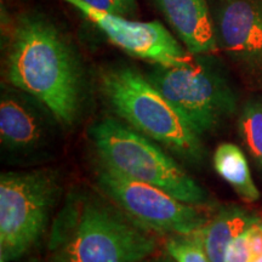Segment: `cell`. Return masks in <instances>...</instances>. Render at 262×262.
<instances>
[{
  "mask_svg": "<svg viewBox=\"0 0 262 262\" xmlns=\"http://www.w3.org/2000/svg\"><path fill=\"white\" fill-rule=\"evenodd\" d=\"M157 235L111 199L77 189L54 220L49 249L54 262H141L158 251Z\"/></svg>",
  "mask_w": 262,
  "mask_h": 262,
  "instance_id": "cell-1",
  "label": "cell"
},
{
  "mask_svg": "<svg viewBox=\"0 0 262 262\" xmlns=\"http://www.w3.org/2000/svg\"><path fill=\"white\" fill-rule=\"evenodd\" d=\"M6 78L60 122H75L80 110V71L54 26L35 18L19 22L6 60Z\"/></svg>",
  "mask_w": 262,
  "mask_h": 262,
  "instance_id": "cell-2",
  "label": "cell"
},
{
  "mask_svg": "<svg viewBox=\"0 0 262 262\" xmlns=\"http://www.w3.org/2000/svg\"><path fill=\"white\" fill-rule=\"evenodd\" d=\"M101 89L114 112L134 129L187 162L203 159L201 136L148 78L130 67L112 68L101 75Z\"/></svg>",
  "mask_w": 262,
  "mask_h": 262,
  "instance_id": "cell-3",
  "label": "cell"
},
{
  "mask_svg": "<svg viewBox=\"0 0 262 262\" xmlns=\"http://www.w3.org/2000/svg\"><path fill=\"white\" fill-rule=\"evenodd\" d=\"M100 162L126 178L148 183L188 204L204 206L210 198L171 157L140 131L113 118L90 127Z\"/></svg>",
  "mask_w": 262,
  "mask_h": 262,
  "instance_id": "cell-4",
  "label": "cell"
},
{
  "mask_svg": "<svg viewBox=\"0 0 262 262\" xmlns=\"http://www.w3.org/2000/svg\"><path fill=\"white\" fill-rule=\"evenodd\" d=\"M54 169L6 171L0 178V257L14 261L37 244L61 195Z\"/></svg>",
  "mask_w": 262,
  "mask_h": 262,
  "instance_id": "cell-5",
  "label": "cell"
},
{
  "mask_svg": "<svg viewBox=\"0 0 262 262\" xmlns=\"http://www.w3.org/2000/svg\"><path fill=\"white\" fill-rule=\"evenodd\" d=\"M148 80L185 117L199 136L217 129L234 113L237 100L217 68L204 60L183 66H159Z\"/></svg>",
  "mask_w": 262,
  "mask_h": 262,
  "instance_id": "cell-6",
  "label": "cell"
},
{
  "mask_svg": "<svg viewBox=\"0 0 262 262\" xmlns=\"http://www.w3.org/2000/svg\"><path fill=\"white\" fill-rule=\"evenodd\" d=\"M95 176L108 199L157 234L189 235L209 221L203 206L188 204L156 186L126 178L101 162Z\"/></svg>",
  "mask_w": 262,
  "mask_h": 262,
  "instance_id": "cell-7",
  "label": "cell"
},
{
  "mask_svg": "<svg viewBox=\"0 0 262 262\" xmlns=\"http://www.w3.org/2000/svg\"><path fill=\"white\" fill-rule=\"evenodd\" d=\"M78 11L127 54L159 66H183L193 60L179 41L159 22H135L122 15L108 14L88 5L83 0H62Z\"/></svg>",
  "mask_w": 262,
  "mask_h": 262,
  "instance_id": "cell-8",
  "label": "cell"
},
{
  "mask_svg": "<svg viewBox=\"0 0 262 262\" xmlns=\"http://www.w3.org/2000/svg\"><path fill=\"white\" fill-rule=\"evenodd\" d=\"M212 21L226 54L247 71H261L262 0H221Z\"/></svg>",
  "mask_w": 262,
  "mask_h": 262,
  "instance_id": "cell-9",
  "label": "cell"
},
{
  "mask_svg": "<svg viewBox=\"0 0 262 262\" xmlns=\"http://www.w3.org/2000/svg\"><path fill=\"white\" fill-rule=\"evenodd\" d=\"M51 126L31 103L11 95L0 102V139L3 148L16 156L33 155L49 142Z\"/></svg>",
  "mask_w": 262,
  "mask_h": 262,
  "instance_id": "cell-10",
  "label": "cell"
},
{
  "mask_svg": "<svg viewBox=\"0 0 262 262\" xmlns=\"http://www.w3.org/2000/svg\"><path fill=\"white\" fill-rule=\"evenodd\" d=\"M170 26L192 55L217 49L216 33L206 0H155Z\"/></svg>",
  "mask_w": 262,
  "mask_h": 262,
  "instance_id": "cell-11",
  "label": "cell"
},
{
  "mask_svg": "<svg viewBox=\"0 0 262 262\" xmlns=\"http://www.w3.org/2000/svg\"><path fill=\"white\" fill-rule=\"evenodd\" d=\"M258 220V216L247 209L226 205L192 234L201 242L211 262H225L226 251L232 241Z\"/></svg>",
  "mask_w": 262,
  "mask_h": 262,
  "instance_id": "cell-12",
  "label": "cell"
},
{
  "mask_svg": "<svg viewBox=\"0 0 262 262\" xmlns=\"http://www.w3.org/2000/svg\"><path fill=\"white\" fill-rule=\"evenodd\" d=\"M216 172L234 189L239 198L245 203L260 199V191L255 185L247 157L234 143H222L214 153Z\"/></svg>",
  "mask_w": 262,
  "mask_h": 262,
  "instance_id": "cell-13",
  "label": "cell"
},
{
  "mask_svg": "<svg viewBox=\"0 0 262 262\" xmlns=\"http://www.w3.org/2000/svg\"><path fill=\"white\" fill-rule=\"evenodd\" d=\"M238 130L248 152L262 170V98H253L244 104Z\"/></svg>",
  "mask_w": 262,
  "mask_h": 262,
  "instance_id": "cell-14",
  "label": "cell"
},
{
  "mask_svg": "<svg viewBox=\"0 0 262 262\" xmlns=\"http://www.w3.org/2000/svg\"><path fill=\"white\" fill-rule=\"evenodd\" d=\"M165 251L176 262H211L193 234L170 235L165 242Z\"/></svg>",
  "mask_w": 262,
  "mask_h": 262,
  "instance_id": "cell-15",
  "label": "cell"
},
{
  "mask_svg": "<svg viewBox=\"0 0 262 262\" xmlns=\"http://www.w3.org/2000/svg\"><path fill=\"white\" fill-rule=\"evenodd\" d=\"M251 226L232 241L226 251L225 262H253V251H251L250 243Z\"/></svg>",
  "mask_w": 262,
  "mask_h": 262,
  "instance_id": "cell-16",
  "label": "cell"
},
{
  "mask_svg": "<svg viewBox=\"0 0 262 262\" xmlns=\"http://www.w3.org/2000/svg\"><path fill=\"white\" fill-rule=\"evenodd\" d=\"M88 5L93 6L94 9L100 10V11L108 12V14L114 15H127L126 10L120 4L119 0H83Z\"/></svg>",
  "mask_w": 262,
  "mask_h": 262,
  "instance_id": "cell-17",
  "label": "cell"
},
{
  "mask_svg": "<svg viewBox=\"0 0 262 262\" xmlns=\"http://www.w3.org/2000/svg\"><path fill=\"white\" fill-rule=\"evenodd\" d=\"M251 251H253V261L262 255V220L251 226Z\"/></svg>",
  "mask_w": 262,
  "mask_h": 262,
  "instance_id": "cell-18",
  "label": "cell"
},
{
  "mask_svg": "<svg viewBox=\"0 0 262 262\" xmlns=\"http://www.w3.org/2000/svg\"><path fill=\"white\" fill-rule=\"evenodd\" d=\"M141 262H176V261L173 260V258L170 256L168 253L158 254V251H157V253L150 255L149 257L145 258V260L141 261Z\"/></svg>",
  "mask_w": 262,
  "mask_h": 262,
  "instance_id": "cell-19",
  "label": "cell"
},
{
  "mask_svg": "<svg viewBox=\"0 0 262 262\" xmlns=\"http://www.w3.org/2000/svg\"><path fill=\"white\" fill-rule=\"evenodd\" d=\"M120 4L124 6V9L126 10L127 15L131 14V12L135 10V6H136V0H119Z\"/></svg>",
  "mask_w": 262,
  "mask_h": 262,
  "instance_id": "cell-20",
  "label": "cell"
},
{
  "mask_svg": "<svg viewBox=\"0 0 262 262\" xmlns=\"http://www.w3.org/2000/svg\"><path fill=\"white\" fill-rule=\"evenodd\" d=\"M253 262H262V255H261V256H260V257L255 258V260H254Z\"/></svg>",
  "mask_w": 262,
  "mask_h": 262,
  "instance_id": "cell-21",
  "label": "cell"
},
{
  "mask_svg": "<svg viewBox=\"0 0 262 262\" xmlns=\"http://www.w3.org/2000/svg\"><path fill=\"white\" fill-rule=\"evenodd\" d=\"M0 262H6V260H4L3 257H0Z\"/></svg>",
  "mask_w": 262,
  "mask_h": 262,
  "instance_id": "cell-22",
  "label": "cell"
}]
</instances>
